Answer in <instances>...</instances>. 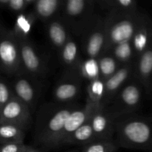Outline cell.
Here are the masks:
<instances>
[{
  "label": "cell",
  "mask_w": 152,
  "mask_h": 152,
  "mask_svg": "<svg viewBox=\"0 0 152 152\" xmlns=\"http://www.w3.org/2000/svg\"><path fill=\"white\" fill-rule=\"evenodd\" d=\"M78 71L83 80L88 83L99 79V69L97 59L84 57L78 67Z\"/></svg>",
  "instance_id": "cell-25"
},
{
  "label": "cell",
  "mask_w": 152,
  "mask_h": 152,
  "mask_svg": "<svg viewBox=\"0 0 152 152\" xmlns=\"http://www.w3.org/2000/svg\"><path fill=\"white\" fill-rule=\"evenodd\" d=\"M96 140L91 124V120L85 123L83 126L79 128L74 132L63 143V145H78L84 146L87 144L91 143Z\"/></svg>",
  "instance_id": "cell-22"
},
{
  "label": "cell",
  "mask_w": 152,
  "mask_h": 152,
  "mask_svg": "<svg viewBox=\"0 0 152 152\" xmlns=\"http://www.w3.org/2000/svg\"><path fill=\"white\" fill-rule=\"evenodd\" d=\"M108 52H110L114 56L121 66L132 63L136 61L131 41L117 45Z\"/></svg>",
  "instance_id": "cell-26"
},
{
  "label": "cell",
  "mask_w": 152,
  "mask_h": 152,
  "mask_svg": "<svg viewBox=\"0 0 152 152\" xmlns=\"http://www.w3.org/2000/svg\"><path fill=\"white\" fill-rule=\"evenodd\" d=\"M30 145L25 143H7L0 145V152H25Z\"/></svg>",
  "instance_id": "cell-31"
},
{
  "label": "cell",
  "mask_w": 152,
  "mask_h": 152,
  "mask_svg": "<svg viewBox=\"0 0 152 152\" xmlns=\"http://www.w3.org/2000/svg\"><path fill=\"white\" fill-rule=\"evenodd\" d=\"M25 152H40V151H39V150H37V148H34V147L31 146V145H30L29 148H28V149H27V151H25Z\"/></svg>",
  "instance_id": "cell-32"
},
{
  "label": "cell",
  "mask_w": 152,
  "mask_h": 152,
  "mask_svg": "<svg viewBox=\"0 0 152 152\" xmlns=\"http://www.w3.org/2000/svg\"><path fill=\"white\" fill-rule=\"evenodd\" d=\"M26 132L16 125L0 123V145L7 143H24Z\"/></svg>",
  "instance_id": "cell-23"
},
{
  "label": "cell",
  "mask_w": 152,
  "mask_h": 152,
  "mask_svg": "<svg viewBox=\"0 0 152 152\" xmlns=\"http://www.w3.org/2000/svg\"><path fill=\"white\" fill-rule=\"evenodd\" d=\"M62 0H37L32 10L37 19L45 24L59 16Z\"/></svg>",
  "instance_id": "cell-19"
},
{
  "label": "cell",
  "mask_w": 152,
  "mask_h": 152,
  "mask_svg": "<svg viewBox=\"0 0 152 152\" xmlns=\"http://www.w3.org/2000/svg\"><path fill=\"white\" fill-rule=\"evenodd\" d=\"M14 77L11 86L15 96L25 103L34 114L41 96L42 80L25 73H22Z\"/></svg>",
  "instance_id": "cell-10"
},
{
  "label": "cell",
  "mask_w": 152,
  "mask_h": 152,
  "mask_svg": "<svg viewBox=\"0 0 152 152\" xmlns=\"http://www.w3.org/2000/svg\"><path fill=\"white\" fill-rule=\"evenodd\" d=\"M145 13L137 10L130 13L105 14L106 39L104 53L110 51L116 45L131 41Z\"/></svg>",
  "instance_id": "cell-3"
},
{
  "label": "cell",
  "mask_w": 152,
  "mask_h": 152,
  "mask_svg": "<svg viewBox=\"0 0 152 152\" xmlns=\"http://www.w3.org/2000/svg\"><path fill=\"white\" fill-rule=\"evenodd\" d=\"M95 107L86 102L83 105H78L71 113L65 122V126L62 129L59 138L58 148L62 147L65 141L74 133L75 131L91 120L92 114L95 110Z\"/></svg>",
  "instance_id": "cell-14"
},
{
  "label": "cell",
  "mask_w": 152,
  "mask_h": 152,
  "mask_svg": "<svg viewBox=\"0 0 152 152\" xmlns=\"http://www.w3.org/2000/svg\"><path fill=\"white\" fill-rule=\"evenodd\" d=\"M143 92L141 85L133 77L105 108L114 120L127 114H134L140 108Z\"/></svg>",
  "instance_id": "cell-6"
},
{
  "label": "cell",
  "mask_w": 152,
  "mask_h": 152,
  "mask_svg": "<svg viewBox=\"0 0 152 152\" xmlns=\"http://www.w3.org/2000/svg\"><path fill=\"white\" fill-rule=\"evenodd\" d=\"M96 0H62L59 16L71 34L80 38L96 13Z\"/></svg>",
  "instance_id": "cell-4"
},
{
  "label": "cell",
  "mask_w": 152,
  "mask_h": 152,
  "mask_svg": "<svg viewBox=\"0 0 152 152\" xmlns=\"http://www.w3.org/2000/svg\"><path fill=\"white\" fill-rule=\"evenodd\" d=\"M99 79L105 82L122 67L110 52L103 53L98 58Z\"/></svg>",
  "instance_id": "cell-24"
},
{
  "label": "cell",
  "mask_w": 152,
  "mask_h": 152,
  "mask_svg": "<svg viewBox=\"0 0 152 152\" xmlns=\"http://www.w3.org/2000/svg\"><path fill=\"white\" fill-rule=\"evenodd\" d=\"M134 77L141 85L145 95L152 99V42L135 62Z\"/></svg>",
  "instance_id": "cell-15"
},
{
  "label": "cell",
  "mask_w": 152,
  "mask_h": 152,
  "mask_svg": "<svg viewBox=\"0 0 152 152\" xmlns=\"http://www.w3.org/2000/svg\"><path fill=\"white\" fill-rule=\"evenodd\" d=\"M32 114L31 109L14 96L0 112V123L16 125L28 131L33 123Z\"/></svg>",
  "instance_id": "cell-11"
},
{
  "label": "cell",
  "mask_w": 152,
  "mask_h": 152,
  "mask_svg": "<svg viewBox=\"0 0 152 152\" xmlns=\"http://www.w3.org/2000/svg\"><path fill=\"white\" fill-rule=\"evenodd\" d=\"M77 102L45 103L37 114L34 129V142L47 149L58 148L59 138L71 113L78 107Z\"/></svg>",
  "instance_id": "cell-1"
},
{
  "label": "cell",
  "mask_w": 152,
  "mask_h": 152,
  "mask_svg": "<svg viewBox=\"0 0 152 152\" xmlns=\"http://www.w3.org/2000/svg\"><path fill=\"white\" fill-rule=\"evenodd\" d=\"M0 71L11 77L22 74L19 41L0 20Z\"/></svg>",
  "instance_id": "cell-7"
},
{
  "label": "cell",
  "mask_w": 152,
  "mask_h": 152,
  "mask_svg": "<svg viewBox=\"0 0 152 152\" xmlns=\"http://www.w3.org/2000/svg\"><path fill=\"white\" fill-rule=\"evenodd\" d=\"M105 39V15L96 11L79 38L84 57L98 59L104 53Z\"/></svg>",
  "instance_id": "cell-5"
},
{
  "label": "cell",
  "mask_w": 152,
  "mask_h": 152,
  "mask_svg": "<svg viewBox=\"0 0 152 152\" xmlns=\"http://www.w3.org/2000/svg\"><path fill=\"white\" fill-rule=\"evenodd\" d=\"M81 148L80 152H117L120 147L114 139L95 140Z\"/></svg>",
  "instance_id": "cell-28"
},
{
  "label": "cell",
  "mask_w": 152,
  "mask_h": 152,
  "mask_svg": "<svg viewBox=\"0 0 152 152\" xmlns=\"http://www.w3.org/2000/svg\"><path fill=\"white\" fill-rule=\"evenodd\" d=\"M105 82L101 79H97L88 83L86 88L87 99L86 102L97 108L100 105L102 96L104 94Z\"/></svg>",
  "instance_id": "cell-27"
},
{
  "label": "cell",
  "mask_w": 152,
  "mask_h": 152,
  "mask_svg": "<svg viewBox=\"0 0 152 152\" xmlns=\"http://www.w3.org/2000/svg\"><path fill=\"white\" fill-rule=\"evenodd\" d=\"M67 152H80V151H77V150H72V151H69Z\"/></svg>",
  "instance_id": "cell-33"
},
{
  "label": "cell",
  "mask_w": 152,
  "mask_h": 152,
  "mask_svg": "<svg viewBox=\"0 0 152 152\" xmlns=\"http://www.w3.org/2000/svg\"><path fill=\"white\" fill-rule=\"evenodd\" d=\"M97 7L107 13L125 14L138 10L137 1L134 0H96Z\"/></svg>",
  "instance_id": "cell-20"
},
{
  "label": "cell",
  "mask_w": 152,
  "mask_h": 152,
  "mask_svg": "<svg viewBox=\"0 0 152 152\" xmlns=\"http://www.w3.org/2000/svg\"><path fill=\"white\" fill-rule=\"evenodd\" d=\"M49 43L59 53L66 43L71 32L59 16L44 24Z\"/></svg>",
  "instance_id": "cell-16"
},
{
  "label": "cell",
  "mask_w": 152,
  "mask_h": 152,
  "mask_svg": "<svg viewBox=\"0 0 152 152\" xmlns=\"http://www.w3.org/2000/svg\"><path fill=\"white\" fill-rule=\"evenodd\" d=\"M151 42L152 20L146 13H145L142 22H140L134 35L131 39L136 60L148 48Z\"/></svg>",
  "instance_id": "cell-17"
},
{
  "label": "cell",
  "mask_w": 152,
  "mask_h": 152,
  "mask_svg": "<svg viewBox=\"0 0 152 152\" xmlns=\"http://www.w3.org/2000/svg\"><path fill=\"white\" fill-rule=\"evenodd\" d=\"M115 120L110 115L105 107L99 105L95 108L91 124L96 140H114L115 136Z\"/></svg>",
  "instance_id": "cell-13"
},
{
  "label": "cell",
  "mask_w": 152,
  "mask_h": 152,
  "mask_svg": "<svg viewBox=\"0 0 152 152\" xmlns=\"http://www.w3.org/2000/svg\"><path fill=\"white\" fill-rule=\"evenodd\" d=\"M22 73L44 80L49 73L48 65L30 38L18 39Z\"/></svg>",
  "instance_id": "cell-8"
},
{
  "label": "cell",
  "mask_w": 152,
  "mask_h": 152,
  "mask_svg": "<svg viewBox=\"0 0 152 152\" xmlns=\"http://www.w3.org/2000/svg\"><path fill=\"white\" fill-rule=\"evenodd\" d=\"M59 60L65 69H77L81 62V50L75 37L70 34L66 43L59 52Z\"/></svg>",
  "instance_id": "cell-18"
},
{
  "label": "cell",
  "mask_w": 152,
  "mask_h": 152,
  "mask_svg": "<svg viewBox=\"0 0 152 152\" xmlns=\"http://www.w3.org/2000/svg\"><path fill=\"white\" fill-rule=\"evenodd\" d=\"M135 62L120 67L112 77L105 82L104 94L100 106H108L122 88L133 78L134 75Z\"/></svg>",
  "instance_id": "cell-12"
},
{
  "label": "cell",
  "mask_w": 152,
  "mask_h": 152,
  "mask_svg": "<svg viewBox=\"0 0 152 152\" xmlns=\"http://www.w3.org/2000/svg\"><path fill=\"white\" fill-rule=\"evenodd\" d=\"M36 1L37 0H0V8L7 9L19 15L27 11L29 7H33Z\"/></svg>",
  "instance_id": "cell-29"
},
{
  "label": "cell",
  "mask_w": 152,
  "mask_h": 152,
  "mask_svg": "<svg viewBox=\"0 0 152 152\" xmlns=\"http://www.w3.org/2000/svg\"><path fill=\"white\" fill-rule=\"evenodd\" d=\"M14 96L11 84L0 77V112Z\"/></svg>",
  "instance_id": "cell-30"
},
{
  "label": "cell",
  "mask_w": 152,
  "mask_h": 152,
  "mask_svg": "<svg viewBox=\"0 0 152 152\" xmlns=\"http://www.w3.org/2000/svg\"><path fill=\"white\" fill-rule=\"evenodd\" d=\"M38 20L32 9L20 13L15 20L12 31L17 39L29 38L30 33L35 22Z\"/></svg>",
  "instance_id": "cell-21"
},
{
  "label": "cell",
  "mask_w": 152,
  "mask_h": 152,
  "mask_svg": "<svg viewBox=\"0 0 152 152\" xmlns=\"http://www.w3.org/2000/svg\"><path fill=\"white\" fill-rule=\"evenodd\" d=\"M83 81L78 68L65 69L53 88V102L61 104L75 102L82 90Z\"/></svg>",
  "instance_id": "cell-9"
},
{
  "label": "cell",
  "mask_w": 152,
  "mask_h": 152,
  "mask_svg": "<svg viewBox=\"0 0 152 152\" xmlns=\"http://www.w3.org/2000/svg\"><path fill=\"white\" fill-rule=\"evenodd\" d=\"M114 125L120 148L152 152V112L127 114L116 119Z\"/></svg>",
  "instance_id": "cell-2"
}]
</instances>
